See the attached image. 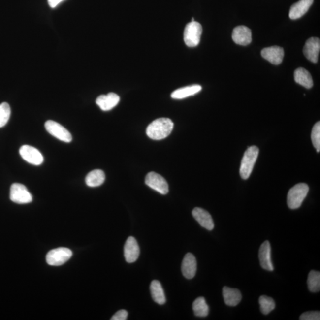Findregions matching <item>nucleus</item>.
<instances>
[{"label":"nucleus","mask_w":320,"mask_h":320,"mask_svg":"<svg viewBox=\"0 0 320 320\" xmlns=\"http://www.w3.org/2000/svg\"><path fill=\"white\" fill-rule=\"evenodd\" d=\"M173 127V122L169 118L157 119L148 125L146 130L147 135L154 140H161L170 134Z\"/></svg>","instance_id":"nucleus-1"},{"label":"nucleus","mask_w":320,"mask_h":320,"mask_svg":"<svg viewBox=\"0 0 320 320\" xmlns=\"http://www.w3.org/2000/svg\"><path fill=\"white\" fill-rule=\"evenodd\" d=\"M309 192V187L305 183L295 185L290 189L287 196L288 207L291 209H298L302 205Z\"/></svg>","instance_id":"nucleus-2"},{"label":"nucleus","mask_w":320,"mask_h":320,"mask_svg":"<svg viewBox=\"0 0 320 320\" xmlns=\"http://www.w3.org/2000/svg\"><path fill=\"white\" fill-rule=\"evenodd\" d=\"M258 153L259 149L256 146L250 147L246 151L241 161L240 169L241 178L244 180L249 179L257 159Z\"/></svg>","instance_id":"nucleus-3"},{"label":"nucleus","mask_w":320,"mask_h":320,"mask_svg":"<svg viewBox=\"0 0 320 320\" xmlns=\"http://www.w3.org/2000/svg\"><path fill=\"white\" fill-rule=\"evenodd\" d=\"M202 33V27L199 23L194 21L186 25L184 31V41L189 47L199 45Z\"/></svg>","instance_id":"nucleus-4"},{"label":"nucleus","mask_w":320,"mask_h":320,"mask_svg":"<svg viewBox=\"0 0 320 320\" xmlns=\"http://www.w3.org/2000/svg\"><path fill=\"white\" fill-rule=\"evenodd\" d=\"M72 252L70 249L65 247H60L49 251L46 255V262L50 266L63 265L70 259Z\"/></svg>","instance_id":"nucleus-5"},{"label":"nucleus","mask_w":320,"mask_h":320,"mask_svg":"<svg viewBox=\"0 0 320 320\" xmlns=\"http://www.w3.org/2000/svg\"><path fill=\"white\" fill-rule=\"evenodd\" d=\"M10 198L11 201L19 204H26L32 202V196L26 186L20 183H14L11 186Z\"/></svg>","instance_id":"nucleus-6"},{"label":"nucleus","mask_w":320,"mask_h":320,"mask_svg":"<svg viewBox=\"0 0 320 320\" xmlns=\"http://www.w3.org/2000/svg\"><path fill=\"white\" fill-rule=\"evenodd\" d=\"M45 127L46 130L54 137L63 142H71L72 137L70 132L57 122L51 120L46 121Z\"/></svg>","instance_id":"nucleus-7"},{"label":"nucleus","mask_w":320,"mask_h":320,"mask_svg":"<svg viewBox=\"0 0 320 320\" xmlns=\"http://www.w3.org/2000/svg\"><path fill=\"white\" fill-rule=\"evenodd\" d=\"M145 184L154 190L158 192L160 194H166L169 190L166 180L164 177L155 172L148 173L145 177Z\"/></svg>","instance_id":"nucleus-8"},{"label":"nucleus","mask_w":320,"mask_h":320,"mask_svg":"<svg viewBox=\"0 0 320 320\" xmlns=\"http://www.w3.org/2000/svg\"><path fill=\"white\" fill-rule=\"evenodd\" d=\"M20 156L26 161L31 164L39 165L43 162V157L36 148L25 145L20 148Z\"/></svg>","instance_id":"nucleus-9"},{"label":"nucleus","mask_w":320,"mask_h":320,"mask_svg":"<svg viewBox=\"0 0 320 320\" xmlns=\"http://www.w3.org/2000/svg\"><path fill=\"white\" fill-rule=\"evenodd\" d=\"M140 250L137 241L133 237L128 238L124 246V257L127 262L132 263L137 260Z\"/></svg>","instance_id":"nucleus-10"},{"label":"nucleus","mask_w":320,"mask_h":320,"mask_svg":"<svg viewBox=\"0 0 320 320\" xmlns=\"http://www.w3.org/2000/svg\"><path fill=\"white\" fill-rule=\"evenodd\" d=\"M252 31L245 26H238L232 32V38L237 45L247 46L252 42Z\"/></svg>","instance_id":"nucleus-11"},{"label":"nucleus","mask_w":320,"mask_h":320,"mask_svg":"<svg viewBox=\"0 0 320 320\" xmlns=\"http://www.w3.org/2000/svg\"><path fill=\"white\" fill-rule=\"evenodd\" d=\"M320 50V40L318 37H311L307 40L304 48V54L307 60L317 63Z\"/></svg>","instance_id":"nucleus-12"},{"label":"nucleus","mask_w":320,"mask_h":320,"mask_svg":"<svg viewBox=\"0 0 320 320\" xmlns=\"http://www.w3.org/2000/svg\"><path fill=\"white\" fill-rule=\"evenodd\" d=\"M261 56L269 62L279 65L283 61L284 57V49L278 46H270L264 48L261 52Z\"/></svg>","instance_id":"nucleus-13"},{"label":"nucleus","mask_w":320,"mask_h":320,"mask_svg":"<svg viewBox=\"0 0 320 320\" xmlns=\"http://www.w3.org/2000/svg\"><path fill=\"white\" fill-rule=\"evenodd\" d=\"M261 267L268 271L274 270L271 259V247L269 241H265L261 244L258 253Z\"/></svg>","instance_id":"nucleus-14"},{"label":"nucleus","mask_w":320,"mask_h":320,"mask_svg":"<svg viewBox=\"0 0 320 320\" xmlns=\"http://www.w3.org/2000/svg\"><path fill=\"white\" fill-rule=\"evenodd\" d=\"M197 270V261L195 257L192 253H188L183 258L182 264V272L186 279H191L194 277Z\"/></svg>","instance_id":"nucleus-15"},{"label":"nucleus","mask_w":320,"mask_h":320,"mask_svg":"<svg viewBox=\"0 0 320 320\" xmlns=\"http://www.w3.org/2000/svg\"><path fill=\"white\" fill-rule=\"evenodd\" d=\"M192 215L203 228L209 231H212L214 229V221L210 214L205 209L195 208L192 211Z\"/></svg>","instance_id":"nucleus-16"},{"label":"nucleus","mask_w":320,"mask_h":320,"mask_svg":"<svg viewBox=\"0 0 320 320\" xmlns=\"http://www.w3.org/2000/svg\"><path fill=\"white\" fill-rule=\"evenodd\" d=\"M120 101V97L114 93H110L107 95H101L97 98L96 102L103 111H109L117 105Z\"/></svg>","instance_id":"nucleus-17"},{"label":"nucleus","mask_w":320,"mask_h":320,"mask_svg":"<svg viewBox=\"0 0 320 320\" xmlns=\"http://www.w3.org/2000/svg\"><path fill=\"white\" fill-rule=\"evenodd\" d=\"M314 0H300L292 5L289 13L290 19L296 20L301 18L309 10Z\"/></svg>","instance_id":"nucleus-18"},{"label":"nucleus","mask_w":320,"mask_h":320,"mask_svg":"<svg viewBox=\"0 0 320 320\" xmlns=\"http://www.w3.org/2000/svg\"><path fill=\"white\" fill-rule=\"evenodd\" d=\"M223 295L225 304L230 307L236 306L242 299V295L239 290L228 287L223 288Z\"/></svg>","instance_id":"nucleus-19"},{"label":"nucleus","mask_w":320,"mask_h":320,"mask_svg":"<svg viewBox=\"0 0 320 320\" xmlns=\"http://www.w3.org/2000/svg\"><path fill=\"white\" fill-rule=\"evenodd\" d=\"M295 82L309 89L313 86V80L309 72L304 68L296 69L294 72Z\"/></svg>","instance_id":"nucleus-20"},{"label":"nucleus","mask_w":320,"mask_h":320,"mask_svg":"<svg viewBox=\"0 0 320 320\" xmlns=\"http://www.w3.org/2000/svg\"><path fill=\"white\" fill-rule=\"evenodd\" d=\"M202 87L198 84L182 87L175 90L172 93L171 97L174 99H183L189 96H193L197 94V93L201 91Z\"/></svg>","instance_id":"nucleus-21"},{"label":"nucleus","mask_w":320,"mask_h":320,"mask_svg":"<svg viewBox=\"0 0 320 320\" xmlns=\"http://www.w3.org/2000/svg\"><path fill=\"white\" fill-rule=\"evenodd\" d=\"M150 291L153 300L156 303L160 305L165 304V301H166L165 293L163 288H162L161 284H160L159 281L154 280L151 282L150 285Z\"/></svg>","instance_id":"nucleus-22"},{"label":"nucleus","mask_w":320,"mask_h":320,"mask_svg":"<svg viewBox=\"0 0 320 320\" xmlns=\"http://www.w3.org/2000/svg\"><path fill=\"white\" fill-rule=\"evenodd\" d=\"M85 180L86 185L89 187H97L104 183L105 180V174L102 170H94L87 174Z\"/></svg>","instance_id":"nucleus-23"},{"label":"nucleus","mask_w":320,"mask_h":320,"mask_svg":"<svg viewBox=\"0 0 320 320\" xmlns=\"http://www.w3.org/2000/svg\"><path fill=\"white\" fill-rule=\"evenodd\" d=\"M194 315L199 317H207L209 314V307L203 297L197 298L192 305Z\"/></svg>","instance_id":"nucleus-24"},{"label":"nucleus","mask_w":320,"mask_h":320,"mask_svg":"<svg viewBox=\"0 0 320 320\" xmlns=\"http://www.w3.org/2000/svg\"><path fill=\"white\" fill-rule=\"evenodd\" d=\"M307 284L310 291L316 293L320 290V273L316 270H311L308 274Z\"/></svg>","instance_id":"nucleus-25"},{"label":"nucleus","mask_w":320,"mask_h":320,"mask_svg":"<svg viewBox=\"0 0 320 320\" xmlns=\"http://www.w3.org/2000/svg\"><path fill=\"white\" fill-rule=\"evenodd\" d=\"M260 311L264 315H267L275 309V302L273 298L266 295L261 296L259 298Z\"/></svg>","instance_id":"nucleus-26"},{"label":"nucleus","mask_w":320,"mask_h":320,"mask_svg":"<svg viewBox=\"0 0 320 320\" xmlns=\"http://www.w3.org/2000/svg\"><path fill=\"white\" fill-rule=\"evenodd\" d=\"M11 115V109L7 103L0 104V128L5 126L9 120Z\"/></svg>","instance_id":"nucleus-27"},{"label":"nucleus","mask_w":320,"mask_h":320,"mask_svg":"<svg viewBox=\"0 0 320 320\" xmlns=\"http://www.w3.org/2000/svg\"><path fill=\"white\" fill-rule=\"evenodd\" d=\"M311 140H312L313 146L315 147L317 153L320 151V123L317 122L314 125L311 132Z\"/></svg>","instance_id":"nucleus-28"},{"label":"nucleus","mask_w":320,"mask_h":320,"mask_svg":"<svg viewBox=\"0 0 320 320\" xmlns=\"http://www.w3.org/2000/svg\"><path fill=\"white\" fill-rule=\"evenodd\" d=\"M301 320H320V311H308L302 314L300 318Z\"/></svg>","instance_id":"nucleus-29"},{"label":"nucleus","mask_w":320,"mask_h":320,"mask_svg":"<svg viewBox=\"0 0 320 320\" xmlns=\"http://www.w3.org/2000/svg\"><path fill=\"white\" fill-rule=\"evenodd\" d=\"M128 313L125 310H121L116 312L110 320H126L128 318Z\"/></svg>","instance_id":"nucleus-30"},{"label":"nucleus","mask_w":320,"mask_h":320,"mask_svg":"<svg viewBox=\"0 0 320 320\" xmlns=\"http://www.w3.org/2000/svg\"><path fill=\"white\" fill-rule=\"evenodd\" d=\"M63 1L64 0H48L49 6L51 8L56 7L58 4Z\"/></svg>","instance_id":"nucleus-31"}]
</instances>
